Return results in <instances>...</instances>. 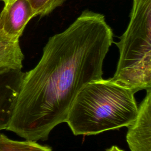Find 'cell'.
Here are the masks:
<instances>
[{
    "label": "cell",
    "mask_w": 151,
    "mask_h": 151,
    "mask_svg": "<svg viewBox=\"0 0 151 151\" xmlns=\"http://www.w3.org/2000/svg\"><path fill=\"white\" fill-rule=\"evenodd\" d=\"M134 95L131 89L111 79L90 81L77 94L65 122L75 136L127 127L138 113Z\"/></svg>",
    "instance_id": "obj_2"
},
{
    "label": "cell",
    "mask_w": 151,
    "mask_h": 151,
    "mask_svg": "<svg viewBox=\"0 0 151 151\" xmlns=\"http://www.w3.org/2000/svg\"><path fill=\"white\" fill-rule=\"evenodd\" d=\"M24 75L19 69L0 73V130L9 124Z\"/></svg>",
    "instance_id": "obj_6"
},
{
    "label": "cell",
    "mask_w": 151,
    "mask_h": 151,
    "mask_svg": "<svg viewBox=\"0 0 151 151\" xmlns=\"http://www.w3.org/2000/svg\"><path fill=\"white\" fill-rule=\"evenodd\" d=\"M106 151H124L123 149H121L120 148L116 146H112L111 147L107 149Z\"/></svg>",
    "instance_id": "obj_10"
},
{
    "label": "cell",
    "mask_w": 151,
    "mask_h": 151,
    "mask_svg": "<svg viewBox=\"0 0 151 151\" xmlns=\"http://www.w3.org/2000/svg\"><path fill=\"white\" fill-rule=\"evenodd\" d=\"M115 44L119 59L111 80L134 93L151 88V0H133L128 26Z\"/></svg>",
    "instance_id": "obj_3"
},
{
    "label": "cell",
    "mask_w": 151,
    "mask_h": 151,
    "mask_svg": "<svg viewBox=\"0 0 151 151\" xmlns=\"http://www.w3.org/2000/svg\"><path fill=\"white\" fill-rule=\"evenodd\" d=\"M127 129L126 141L131 151H151V88L146 90L137 117Z\"/></svg>",
    "instance_id": "obj_4"
},
{
    "label": "cell",
    "mask_w": 151,
    "mask_h": 151,
    "mask_svg": "<svg viewBox=\"0 0 151 151\" xmlns=\"http://www.w3.org/2000/svg\"><path fill=\"white\" fill-rule=\"evenodd\" d=\"M0 151H52V149L48 145H42L37 142L14 140L0 134Z\"/></svg>",
    "instance_id": "obj_8"
},
{
    "label": "cell",
    "mask_w": 151,
    "mask_h": 151,
    "mask_svg": "<svg viewBox=\"0 0 151 151\" xmlns=\"http://www.w3.org/2000/svg\"><path fill=\"white\" fill-rule=\"evenodd\" d=\"M113 33L103 15L90 10L49 38L36 66L25 73L6 130L26 140H46L65 122L80 89L102 78Z\"/></svg>",
    "instance_id": "obj_1"
},
{
    "label": "cell",
    "mask_w": 151,
    "mask_h": 151,
    "mask_svg": "<svg viewBox=\"0 0 151 151\" xmlns=\"http://www.w3.org/2000/svg\"><path fill=\"white\" fill-rule=\"evenodd\" d=\"M36 16L48 15L56 8L61 6L65 0H27Z\"/></svg>",
    "instance_id": "obj_9"
},
{
    "label": "cell",
    "mask_w": 151,
    "mask_h": 151,
    "mask_svg": "<svg viewBox=\"0 0 151 151\" xmlns=\"http://www.w3.org/2000/svg\"><path fill=\"white\" fill-rule=\"evenodd\" d=\"M35 16L27 0L8 2L0 13V33L9 38L19 40L28 22Z\"/></svg>",
    "instance_id": "obj_5"
},
{
    "label": "cell",
    "mask_w": 151,
    "mask_h": 151,
    "mask_svg": "<svg viewBox=\"0 0 151 151\" xmlns=\"http://www.w3.org/2000/svg\"><path fill=\"white\" fill-rule=\"evenodd\" d=\"M24 58L19 40L9 38L0 33V73L21 70Z\"/></svg>",
    "instance_id": "obj_7"
},
{
    "label": "cell",
    "mask_w": 151,
    "mask_h": 151,
    "mask_svg": "<svg viewBox=\"0 0 151 151\" xmlns=\"http://www.w3.org/2000/svg\"><path fill=\"white\" fill-rule=\"evenodd\" d=\"M1 1H3V2H4V4H6V3H8V2H11V1H14V0H1Z\"/></svg>",
    "instance_id": "obj_11"
}]
</instances>
